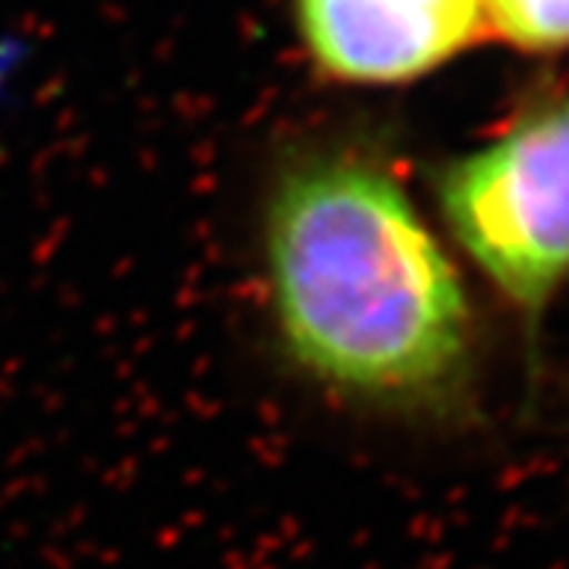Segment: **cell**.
Masks as SVG:
<instances>
[{"mask_svg": "<svg viewBox=\"0 0 569 569\" xmlns=\"http://www.w3.org/2000/svg\"><path fill=\"white\" fill-rule=\"evenodd\" d=\"M269 301L291 361L332 392L449 408L471 380L466 284L387 164L310 149L266 206Z\"/></svg>", "mask_w": 569, "mask_h": 569, "instance_id": "1", "label": "cell"}, {"mask_svg": "<svg viewBox=\"0 0 569 569\" xmlns=\"http://www.w3.org/2000/svg\"><path fill=\"white\" fill-rule=\"evenodd\" d=\"M459 250L535 339L569 284V96L529 108L437 174Z\"/></svg>", "mask_w": 569, "mask_h": 569, "instance_id": "2", "label": "cell"}, {"mask_svg": "<svg viewBox=\"0 0 569 569\" xmlns=\"http://www.w3.org/2000/svg\"><path fill=\"white\" fill-rule=\"evenodd\" d=\"M310 61L348 86H399L485 36L481 0H295Z\"/></svg>", "mask_w": 569, "mask_h": 569, "instance_id": "3", "label": "cell"}, {"mask_svg": "<svg viewBox=\"0 0 569 569\" xmlns=\"http://www.w3.org/2000/svg\"><path fill=\"white\" fill-rule=\"evenodd\" d=\"M490 32L519 51H569V0H481Z\"/></svg>", "mask_w": 569, "mask_h": 569, "instance_id": "4", "label": "cell"}]
</instances>
